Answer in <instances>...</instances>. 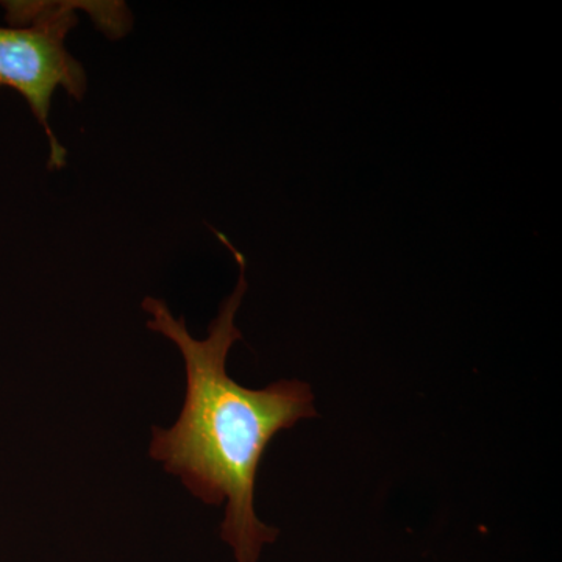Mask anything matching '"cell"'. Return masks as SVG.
<instances>
[{"instance_id": "6da1fadb", "label": "cell", "mask_w": 562, "mask_h": 562, "mask_svg": "<svg viewBox=\"0 0 562 562\" xmlns=\"http://www.w3.org/2000/svg\"><path fill=\"white\" fill-rule=\"evenodd\" d=\"M235 254L239 281L211 322L209 338H192L184 317L176 319L160 299L146 297L147 328L179 347L187 364V397L179 420L169 430L154 427L150 457L206 505L227 501L221 538L238 562H257L262 546L279 531L260 522L254 508L255 482L262 454L273 436L299 420L317 416L312 387L281 380L265 390H247L225 369L233 344L243 339L236 312L247 291L246 260L231 241L214 232Z\"/></svg>"}, {"instance_id": "7a4b0ae2", "label": "cell", "mask_w": 562, "mask_h": 562, "mask_svg": "<svg viewBox=\"0 0 562 562\" xmlns=\"http://www.w3.org/2000/svg\"><path fill=\"white\" fill-rule=\"evenodd\" d=\"M11 25L31 21V27H0V90L13 88L27 101L43 125L50 146L49 169L66 165L65 147L49 125L52 95L65 88L80 101L87 91V74L66 50L68 33L77 16L66 7H33L32 3L3 2Z\"/></svg>"}]
</instances>
